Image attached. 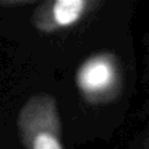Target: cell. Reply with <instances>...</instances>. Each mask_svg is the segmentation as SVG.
<instances>
[{
    "label": "cell",
    "instance_id": "cell-1",
    "mask_svg": "<svg viewBox=\"0 0 149 149\" xmlns=\"http://www.w3.org/2000/svg\"><path fill=\"white\" fill-rule=\"evenodd\" d=\"M16 124L25 149H64L58 105L53 95H31L19 110Z\"/></svg>",
    "mask_w": 149,
    "mask_h": 149
},
{
    "label": "cell",
    "instance_id": "cell-2",
    "mask_svg": "<svg viewBox=\"0 0 149 149\" xmlns=\"http://www.w3.org/2000/svg\"><path fill=\"white\" fill-rule=\"evenodd\" d=\"M74 81L85 102L91 105L113 102L123 88L118 58L107 51L92 54L78 67Z\"/></svg>",
    "mask_w": 149,
    "mask_h": 149
},
{
    "label": "cell",
    "instance_id": "cell-4",
    "mask_svg": "<svg viewBox=\"0 0 149 149\" xmlns=\"http://www.w3.org/2000/svg\"><path fill=\"white\" fill-rule=\"evenodd\" d=\"M35 0H0L2 8H21V6H31L35 5Z\"/></svg>",
    "mask_w": 149,
    "mask_h": 149
},
{
    "label": "cell",
    "instance_id": "cell-3",
    "mask_svg": "<svg viewBox=\"0 0 149 149\" xmlns=\"http://www.w3.org/2000/svg\"><path fill=\"white\" fill-rule=\"evenodd\" d=\"M31 24L42 34H53L78 25L85 16L101 8V0H48L37 3Z\"/></svg>",
    "mask_w": 149,
    "mask_h": 149
}]
</instances>
